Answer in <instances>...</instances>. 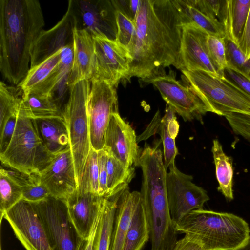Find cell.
Masks as SVG:
<instances>
[{
  "mask_svg": "<svg viewBox=\"0 0 250 250\" xmlns=\"http://www.w3.org/2000/svg\"><path fill=\"white\" fill-rule=\"evenodd\" d=\"M149 240L148 225L141 203L133 216L123 250H142Z\"/></svg>",
  "mask_w": 250,
  "mask_h": 250,
  "instance_id": "f1b7e54d",
  "label": "cell"
},
{
  "mask_svg": "<svg viewBox=\"0 0 250 250\" xmlns=\"http://www.w3.org/2000/svg\"><path fill=\"white\" fill-rule=\"evenodd\" d=\"M140 203V192H130L128 187L122 192L115 213L109 250H123L133 216Z\"/></svg>",
  "mask_w": 250,
  "mask_h": 250,
  "instance_id": "ffe728a7",
  "label": "cell"
},
{
  "mask_svg": "<svg viewBox=\"0 0 250 250\" xmlns=\"http://www.w3.org/2000/svg\"><path fill=\"white\" fill-rule=\"evenodd\" d=\"M93 38L94 63L90 81H105L117 87L129 71V54L115 40L102 36Z\"/></svg>",
  "mask_w": 250,
  "mask_h": 250,
  "instance_id": "7c38bea8",
  "label": "cell"
},
{
  "mask_svg": "<svg viewBox=\"0 0 250 250\" xmlns=\"http://www.w3.org/2000/svg\"><path fill=\"white\" fill-rule=\"evenodd\" d=\"M0 219L3 214L22 199V188L0 169Z\"/></svg>",
  "mask_w": 250,
  "mask_h": 250,
  "instance_id": "d6a6232c",
  "label": "cell"
},
{
  "mask_svg": "<svg viewBox=\"0 0 250 250\" xmlns=\"http://www.w3.org/2000/svg\"><path fill=\"white\" fill-rule=\"evenodd\" d=\"M97 155L99 173L98 194L101 196L107 197L108 194L107 170L108 153L102 149L97 151Z\"/></svg>",
  "mask_w": 250,
  "mask_h": 250,
  "instance_id": "ab89813d",
  "label": "cell"
},
{
  "mask_svg": "<svg viewBox=\"0 0 250 250\" xmlns=\"http://www.w3.org/2000/svg\"><path fill=\"white\" fill-rule=\"evenodd\" d=\"M224 75L250 96V75L237 71L229 67L225 69Z\"/></svg>",
  "mask_w": 250,
  "mask_h": 250,
  "instance_id": "ee69618b",
  "label": "cell"
},
{
  "mask_svg": "<svg viewBox=\"0 0 250 250\" xmlns=\"http://www.w3.org/2000/svg\"><path fill=\"white\" fill-rule=\"evenodd\" d=\"M51 196L66 200L78 187L70 147L57 154L40 174Z\"/></svg>",
  "mask_w": 250,
  "mask_h": 250,
  "instance_id": "2e32d148",
  "label": "cell"
},
{
  "mask_svg": "<svg viewBox=\"0 0 250 250\" xmlns=\"http://www.w3.org/2000/svg\"><path fill=\"white\" fill-rule=\"evenodd\" d=\"M211 151L215 166L216 178L219 183L217 188L229 201L233 199L232 190L233 169L231 158L224 152L218 139L213 140Z\"/></svg>",
  "mask_w": 250,
  "mask_h": 250,
  "instance_id": "cb8c5ba5",
  "label": "cell"
},
{
  "mask_svg": "<svg viewBox=\"0 0 250 250\" xmlns=\"http://www.w3.org/2000/svg\"><path fill=\"white\" fill-rule=\"evenodd\" d=\"M225 117L233 132L250 143V114L230 113Z\"/></svg>",
  "mask_w": 250,
  "mask_h": 250,
  "instance_id": "f35d334b",
  "label": "cell"
},
{
  "mask_svg": "<svg viewBox=\"0 0 250 250\" xmlns=\"http://www.w3.org/2000/svg\"><path fill=\"white\" fill-rule=\"evenodd\" d=\"M99 184L97 151L91 148L78 187L85 191L98 194Z\"/></svg>",
  "mask_w": 250,
  "mask_h": 250,
  "instance_id": "e575fe53",
  "label": "cell"
},
{
  "mask_svg": "<svg viewBox=\"0 0 250 250\" xmlns=\"http://www.w3.org/2000/svg\"><path fill=\"white\" fill-rule=\"evenodd\" d=\"M184 79L209 112L225 116L230 113L250 114V96L224 74L202 70L181 71Z\"/></svg>",
  "mask_w": 250,
  "mask_h": 250,
  "instance_id": "5b68a950",
  "label": "cell"
},
{
  "mask_svg": "<svg viewBox=\"0 0 250 250\" xmlns=\"http://www.w3.org/2000/svg\"><path fill=\"white\" fill-rule=\"evenodd\" d=\"M141 82L143 85L152 84L160 92L167 104L181 116L184 121L194 120L203 123V117L209 110L188 85L176 80L175 72L157 76Z\"/></svg>",
  "mask_w": 250,
  "mask_h": 250,
  "instance_id": "ba28073f",
  "label": "cell"
},
{
  "mask_svg": "<svg viewBox=\"0 0 250 250\" xmlns=\"http://www.w3.org/2000/svg\"><path fill=\"white\" fill-rule=\"evenodd\" d=\"M76 28L95 37L115 40L117 32L115 8L111 0H71Z\"/></svg>",
  "mask_w": 250,
  "mask_h": 250,
  "instance_id": "4fadbf2b",
  "label": "cell"
},
{
  "mask_svg": "<svg viewBox=\"0 0 250 250\" xmlns=\"http://www.w3.org/2000/svg\"><path fill=\"white\" fill-rule=\"evenodd\" d=\"M108 196L115 195L127 188L134 178V167H126L108 153L107 163Z\"/></svg>",
  "mask_w": 250,
  "mask_h": 250,
  "instance_id": "4316f807",
  "label": "cell"
},
{
  "mask_svg": "<svg viewBox=\"0 0 250 250\" xmlns=\"http://www.w3.org/2000/svg\"><path fill=\"white\" fill-rule=\"evenodd\" d=\"M115 9H118L127 16L135 22L141 0H111Z\"/></svg>",
  "mask_w": 250,
  "mask_h": 250,
  "instance_id": "7bdbcfd3",
  "label": "cell"
},
{
  "mask_svg": "<svg viewBox=\"0 0 250 250\" xmlns=\"http://www.w3.org/2000/svg\"><path fill=\"white\" fill-rule=\"evenodd\" d=\"M90 87L89 80L80 81L73 85L64 113L78 185L92 148L87 110Z\"/></svg>",
  "mask_w": 250,
  "mask_h": 250,
  "instance_id": "8992f818",
  "label": "cell"
},
{
  "mask_svg": "<svg viewBox=\"0 0 250 250\" xmlns=\"http://www.w3.org/2000/svg\"><path fill=\"white\" fill-rule=\"evenodd\" d=\"M18 115V114L11 116L0 131V155L5 152L12 139L16 127Z\"/></svg>",
  "mask_w": 250,
  "mask_h": 250,
  "instance_id": "b9f144b4",
  "label": "cell"
},
{
  "mask_svg": "<svg viewBox=\"0 0 250 250\" xmlns=\"http://www.w3.org/2000/svg\"><path fill=\"white\" fill-rule=\"evenodd\" d=\"M94 63V42L84 30H74L73 60L68 84L72 87L78 82L91 79Z\"/></svg>",
  "mask_w": 250,
  "mask_h": 250,
  "instance_id": "d6986e66",
  "label": "cell"
},
{
  "mask_svg": "<svg viewBox=\"0 0 250 250\" xmlns=\"http://www.w3.org/2000/svg\"><path fill=\"white\" fill-rule=\"evenodd\" d=\"M21 101L16 88L0 82V131L11 116L18 114Z\"/></svg>",
  "mask_w": 250,
  "mask_h": 250,
  "instance_id": "1f68e13d",
  "label": "cell"
},
{
  "mask_svg": "<svg viewBox=\"0 0 250 250\" xmlns=\"http://www.w3.org/2000/svg\"><path fill=\"white\" fill-rule=\"evenodd\" d=\"M103 208L94 224L92 231L88 239L85 240L81 250H95V238Z\"/></svg>",
  "mask_w": 250,
  "mask_h": 250,
  "instance_id": "7dc6e473",
  "label": "cell"
},
{
  "mask_svg": "<svg viewBox=\"0 0 250 250\" xmlns=\"http://www.w3.org/2000/svg\"><path fill=\"white\" fill-rule=\"evenodd\" d=\"M32 204L42 222L53 250H81L85 241L79 235L70 219L65 200L50 195Z\"/></svg>",
  "mask_w": 250,
  "mask_h": 250,
  "instance_id": "52a82bcc",
  "label": "cell"
},
{
  "mask_svg": "<svg viewBox=\"0 0 250 250\" xmlns=\"http://www.w3.org/2000/svg\"><path fill=\"white\" fill-rule=\"evenodd\" d=\"M50 195L48 189L40 181L22 188V199L30 203L41 201Z\"/></svg>",
  "mask_w": 250,
  "mask_h": 250,
  "instance_id": "60d3db41",
  "label": "cell"
},
{
  "mask_svg": "<svg viewBox=\"0 0 250 250\" xmlns=\"http://www.w3.org/2000/svg\"><path fill=\"white\" fill-rule=\"evenodd\" d=\"M124 190L112 196L105 197L95 238V250H109L118 202Z\"/></svg>",
  "mask_w": 250,
  "mask_h": 250,
  "instance_id": "484cf974",
  "label": "cell"
},
{
  "mask_svg": "<svg viewBox=\"0 0 250 250\" xmlns=\"http://www.w3.org/2000/svg\"><path fill=\"white\" fill-rule=\"evenodd\" d=\"M76 19L71 0L62 19L53 27L39 33L32 46L30 68L41 63L65 47L73 44Z\"/></svg>",
  "mask_w": 250,
  "mask_h": 250,
  "instance_id": "5bb4252c",
  "label": "cell"
},
{
  "mask_svg": "<svg viewBox=\"0 0 250 250\" xmlns=\"http://www.w3.org/2000/svg\"><path fill=\"white\" fill-rule=\"evenodd\" d=\"M250 0H222L218 21L225 37L238 45L246 22Z\"/></svg>",
  "mask_w": 250,
  "mask_h": 250,
  "instance_id": "44dd1931",
  "label": "cell"
},
{
  "mask_svg": "<svg viewBox=\"0 0 250 250\" xmlns=\"http://www.w3.org/2000/svg\"><path fill=\"white\" fill-rule=\"evenodd\" d=\"M104 200V197L78 187L65 200L70 219L83 240H87L90 236Z\"/></svg>",
  "mask_w": 250,
  "mask_h": 250,
  "instance_id": "ac0fdd59",
  "label": "cell"
},
{
  "mask_svg": "<svg viewBox=\"0 0 250 250\" xmlns=\"http://www.w3.org/2000/svg\"><path fill=\"white\" fill-rule=\"evenodd\" d=\"M235 250H250V236L248 241L244 245L237 248Z\"/></svg>",
  "mask_w": 250,
  "mask_h": 250,
  "instance_id": "c3c4849f",
  "label": "cell"
},
{
  "mask_svg": "<svg viewBox=\"0 0 250 250\" xmlns=\"http://www.w3.org/2000/svg\"><path fill=\"white\" fill-rule=\"evenodd\" d=\"M208 35L195 24L183 25L180 51L181 71L202 70L222 76L219 74L209 57L206 43Z\"/></svg>",
  "mask_w": 250,
  "mask_h": 250,
  "instance_id": "e0dca14e",
  "label": "cell"
},
{
  "mask_svg": "<svg viewBox=\"0 0 250 250\" xmlns=\"http://www.w3.org/2000/svg\"><path fill=\"white\" fill-rule=\"evenodd\" d=\"M69 74L70 73H68L65 75L56 84L47 95L63 118L66 106L71 94V87L68 84Z\"/></svg>",
  "mask_w": 250,
  "mask_h": 250,
  "instance_id": "74e56055",
  "label": "cell"
},
{
  "mask_svg": "<svg viewBox=\"0 0 250 250\" xmlns=\"http://www.w3.org/2000/svg\"><path fill=\"white\" fill-rule=\"evenodd\" d=\"M167 173V200L172 221L175 225L193 210L203 209L209 200L207 191L192 182L193 177L180 171L175 163Z\"/></svg>",
  "mask_w": 250,
  "mask_h": 250,
  "instance_id": "9c48e42d",
  "label": "cell"
},
{
  "mask_svg": "<svg viewBox=\"0 0 250 250\" xmlns=\"http://www.w3.org/2000/svg\"><path fill=\"white\" fill-rule=\"evenodd\" d=\"M225 43L227 67L250 75V59H247L238 46L226 37Z\"/></svg>",
  "mask_w": 250,
  "mask_h": 250,
  "instance_id": "8d00e7d4",
  "label": "cell"
},
{
  "mask_svg": "<svg viewBox=\"0 0 250 250\" xmlns=\"http://www.w3.org/2000/svg\"><path fill=\"white\" fill-rule=\"evenodd\" d=\"M174 1L183 24L193 23L209 35L225 37L223 27L218 20L201 10L196 0H174Z\"/></svg>",
  "mask_w": 250,
  "mask_h": 250,
  "instance_id": "603a6c76",
  "label": "cell"
},
{
  "mask_svg": "<svg viewBox=\"0 0 250 250\" xmlns=\"http://www.w3.org/2000/svg\"><path fill=\"white\" fill-rule=\"evenodd\" d=\"M238 46L247 59H250V7L246 22Z\"/></svg>",
  "mask_w": 250,
  "mask_h": 250,
  "instance_id": "f6af8a7d",
  "label": "cell"
},
{
  "mask_svg": "<svg viewBox=\"0 0 250 250\" xmlns=\"http://www.w3.org/2000/svg\"><path fill=\"white\" fill-rule=\"evenodd\" d=\"M103 149L126 167L139 166L141 151L135 132L119 112L114 113L110 120Z\"/></svg>",
  "mask_w": 250,
  "mask_h": 250,
  "instance_id": "9a60e30c",
  "label": "cell"
},
{
  "mask_svg": "<svg viewBox=\"0 0 250 250\" xmlns=\"http://www.w3.org/2000/svg\"><path fill=\"white\" fill-rule=\"evenodd\" d=\"M179 128L175 113L167 104L165 113L159 125V133L163 146L164 163L167 170L175 163V157L178 153L175 140Z\"/></svg>",
  "mask_w": 250,
  "mask_h": 250,
  "instance_id": "d4e9b609",
  "label": "cell"
},
{
  "mask_svg": "<svg viewBox=\"0 0 250 250\" xmlns=\"http://www.w3.org/2000/svg\"><path fill=\"white\" fill-rule=\"evenodd\" d=\"M87 110L91 147L104 146L105 135L112 115L118 110L117 87L105 81L91 80Z\"/></svg>",
  "mask_w": 250,
  "mask_h": 250,
  "instance_id": "30bf717a",
  "label": "cell"
},
{
  "mask_svg": "<svg viewBox=\"0 0 250 250\" xmlns=\"http://www.w3.org/2000/svg\"><path fill=\"white\" fill-rule=\"evenodd\" d=\"M225 38L208 34L206 41L209 57L220 75L224 74V70L228 66Z\"/></svg>",
  "mask_w": 250,
  "mask_h": 250,
  "instance_id": "d590c367",
  "label": "cell"
},
{
  "mask_svg": "<svg viewBox=\"0 0 250 250\" xmlns=\"http://www.w3.org/2000/svg\"><path fill=\"white\" fill-rule=\"evenodd\" d=\"M62 51V49L39 65L30 68L25 78L17 85L22 91V94L39 84L47 78L60 62Z\"/></svg>",
  "mask_w": 250,
  "mask_h": 250,
  "instance_id": "4dcf8cb0",
  "label": "cell"
},
{
  "mask_svg": "<svg viewBox=\"0 0 250 250\" xmlns=\"http://www.w3.org/2000/svg\"><path fill=\"white\" fill-rule=\"evenodd\" d=\"M26 250H53L33 204L21 199L3 215Z\"/></svg>",
  "mask_w": 250,
  "mask_h": 250,
  "instance_id": "8fae6325",
  "label": "cell"
},
{
  "mask_svg": "<svg viewBox=\"0 0 250 250\" xmlns=\"http://www.w3.org/2000/svg\"><path fill=\"white\" fill-rule=\"evenodd\" d=\"M39 135L48 150L57 154L70 147L67 125L61 116L35 119Z\"/></svg>",
  "mask_w": 250,
  "mask_h": 250,
  "instance_id": "7402d4cb",
  "label": "cell"
},
{
  "mask_svg": "<svg viewBox=\"0 0 250 250\" xmlns=\"http://www.w3.org/2000/svg\"><path fill=\"white\" fill-rule=\"evenodd\" d=\"M55 155L44 146L35 119L27 115L21 101L14 134L0 155L1 164L27 174H40Z\"/></svg>",
  "mask_w": 250,
  "mask_h": 250,
  "instance_id": "277c9868",
  "label": "cell"
},
{
  "mask_svg": "<svg viewBox=\"0 0 250 250\" xmlns=\"http://www.w3.org/2000/svg\"><path fill=\"white\" fill-rule=\"evenodd\" d=\"M175 229L205 250H235L250 236L248 224L232 213L203 209L194 210L184 217Z\"/></svg>",
  "mask_w": 250,
  "mask_h": 250,
  "instance_id": "3957f363",
  "label": "cell"
},
{
  "mask_svg": "<svg viewBox=\"0 0 250 250\" xmlns=\"http://www.w3.org/2000/svg\"><path fill=\"white\" fill-rule=\"evenodd\" d=\"M115 10L117 29L115 40L129 53L135 35V24L123 12Z\"/></svg>",
  "mask_w": 250,
  "mask_h": 250,
  "instance_id": "836d02e7",
  "label": "cell"
},
{
  "mask_svg": "<svg viewBox=\"0 0 250 250\" xmlns=\"http://www.w3.org/2000/svg\"><path fill=\"white\" fill-rule=\"evenodd\" d=\"M37 0H0V71L19 85L30 69L32 46L44 26Z\"/></svg>",
  "mask_w": 250,
  "mask_h": 250,
  "instance_id": "7a4b0ae2",
  "label": "cell"
},
{
  "mask_svg": "<svg viewBox=\"0 0 250 250\" xmlns=\"http://www.w3.org/2000/svg\"><path fill=\"white\" fill-rule=\"evenodd\" d=\"M73 60V44L62 49L61 58L56 67L47 78L29 91L47 96L56 84L66 74L70 73Z\"/></svg>",
  "mask_w": 250,
  "mask_h": 250,
  "instance_id": "83f0119b",
  "label": "cell"
},
{
  "mask_svg": "<svg viewBox=\"0 0 250 250\" xmlns=\"http://www.w3.org/2000/svg\"><path fill=\"white\" fill-rule=\"evenodd\" d=\"M172 250H205L198 243L185 235L178 240Z\"/></svg>",
  "mask_w": 250,
  "mask_h": 250,
  "instance_id": "bcb514c9",
  "label": "cell"
},
{
  "mask_svg": "<svg viewBox=\"0 0 250 250\" xmlns=\"http://www.w3.org/2000/svg\"><path fill=\"white\" fill-rule=\"evenodd\" d=\"M135 24L129 69L122 82L133 77L142 81L164 75L170 65L181 71L183 24L174 0H141Z\"/></svg>",
  "mask_w": 250,
  "mask_h": 250,
  "instance_id": "6da1fadb",
  "label": "cell"
},
{
  "mask_svg": "<svg viewBox=\"0 0 250 250\" xmlns=\"http://www.w3.org/2000/svg\"><path fill=\"white\" fill-rule=\"evenodd\" d=\"M22 103L27 115L34 119L54 116L63 117L46 96L29 91L22 94Z\"/></svg>",
  "mask_w": 250,
  "mask_h": 250,
  "instance_id": "f546056e",
  "label": "cell"
}]
</instances>
